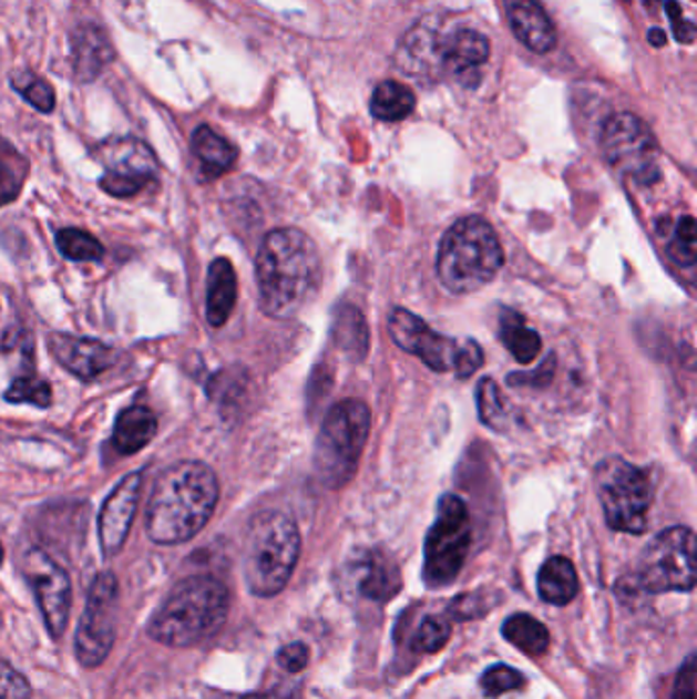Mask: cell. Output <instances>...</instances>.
<instances>
[{
    "instance_id": "obj_21",
    "label": "cell",
    "mask_w": 697,
    "mask_h": 699,
    "mask_svg": "<svg viewBox=\"0 0 697 699\" xmlns=\"http://www.w3.org/2000/svg\"><path fill=\"white\" fill-rule=\"evenodd\" d=\"M191 150L201 162V174L205 181L219 178L232 171L237 160L236 145L227 142L224 135L211 130L209 125H201L193 133Z\"/></svg>"
},
{
    "instance_id": "obj_41",
    "label": "cell",
    "mask_w": 697,
    "mask_h": 699,
    "mask_svg": "<svg viewBox=\"0 0 697 699\" xmlns=\"http://www.w3.org/2000/svg\"><path fill=\"white\" fill-rule=\"evenodd\" d=\"M646 40L650 41L655 48H665L667 45V35L663 29H650L646 33Z\"/></svg>"
},
{
    "instance_id": "obj_8",
    "label": "cell",
    "mask_w": 697,
    "mask_h": 699,
    "mask_svg": "<svg viewBox=\"0 0 697 699\" xmlns=\"http://www.w3.org/2000/svg\"><path fill=\"white\" fill-rule=\"evenodd\" d=\"M595 481L607 526L626 534H645L653 507V483L646 471L609 456L599 462Z\"/></svg>"
},
{
    "instance_id": "obj_20",
    "label": "cell",
    "mask_w": 697,
    "mask_h": 699,
    "mask_svg": "<svg viewBox=\"0 0 697 699\" xmlns=\"http://www.w3.org/2000/svg\"><path fill=\"white\" fill-rule=\"evenodd\" d=\"M237 301L236 268L227 258H215L207 273V321L222 328L232 316Z\"/></svg>"
},
{
    "instance_id": "obj_15",
    "label": "cell",
    "mask_w": 697,
    "mask_h": 699,
    "mask_svg": "<svg viewBox=\"0 0 697 699\" xmlns=\"http://www.w3.org/2000/svg\"><path fill=\"white\" fill-rule=\"evenodd\" d=\"M144 473L137 471L125 476L113 493L106 497L105 505L99 515V542L105 558H113L121 553L127 534L132 528L135 510L140 503Z\"/></svg>"
},
{
    "instance_id": "obj_24",
    "label": "cell",
    "mask_w": 697,
    "mask_h": 699,
    "mask_svg": "<svg viewBox=\"0 0 697 699\" xmlns=\"http://www.w3.org/2000/svg\"><path fill=\"white\" fill-rule=\"evenodd\" d=\"M500 338L520 364H530L542 350L539 331L527 328L524 317L510 309H501Z\"/></svg>"
},
{
    "instance_id": "obj_35",
    "label": "cell",
    "mask_w": 697,
    "mask_h": 699,
    "mask_svg": "<svg viewBox=\"0 0 697 699\" xmlns=\"http://www.w3.org/2000/svg\"><path fill=\"white\" fill-rule=\"evenodd\" d=\"M481 689L488 698H500L508 691H515L526 686V677L512 669L510 665H493L481 675Z\"/></svg>"
},
{
    "instance_id": "obj_27",
    "label": "cell",
    "mask_w": 697,
    "mask_h": 699,
    "mask_svg": "<svg viewBox=\"0 0 697 699\" xmlns=\"http://www.w3.org/2000/svg\"><path fill=\"white\" fill-rule=\"evenodd\" d=\"M55 246L60 254L72 263H101L105 256V248L93 234L82 232L76 227L60 229L55 236Z\"/></svg>"
},
{
    "instance_id": "obj_22",
    "label": "cell",
    "mask_w": 697,
    "mask_h": 699,
    "mask_svg": "<svg viewBox=\"0 0 697 699\" xmlns=\"http://www.w3.org/2000/svg\"><path fill=\"white\" fill-rule=\"evenodd\" d=\"M156 432H158V420L154 411L144 405H133L119 413L111 444L119 454H135L152 442Z\"/></svg>"
},
{
    "instance_id": "obj_9",
    "label": "cell",
    "mask_w": 697,
    "mask_h": 699,
    "mask_svg": "<svg viewBox=\"0 0 697 699\" xmlns=\"http://www.w3.org/2000/svg\"><path fill=\"white\" fill-rule=\"evenodd\" d=\"M471 548V515L459 495H444L438 503L434 524L426 536L423 583L442 589L461 575Z\"/></svg>"
},
{
    "instance_id": "obj_29",
    "label": "cell",
    "mask_w": 697,
    "mask_h": 699,
    "mask_svg": "<svg viewBox=\"0 0 697 699\" xmlns=\"http://www.w3.org/2000/svg\"><path fill=\"white\" fill-rule=\"evenodd\" d=\"M667 251L672 256L675 265L691 268L696 266L697 258V229L696 219L691 215H684L675 229H673L672 239L667 244Z\"/></svg>"
},
{
    "instance_id": "obj_43",
    "label": "cell",
    "mask_w": 697,
    "mask_h": 699,
    "mask_svg": "<svg viewBox=\"0 0 697 699\" xmlns=\"http://www.w3.org/2000/svg\"><path fill=\"white\" fill-rule=\"evenodd\" d=\"M2 561H4V551H2V544H0V565H2Z\"/></svg>"
},
{
    "instance_id": "obj_28",
    "label": "cell",
    "mask_w": 697,
    "mask_h": 699,
    "mask_svg": "<svg viewBox=\"0 0 697 699\" xmlns=\"http://www.w3.org/2000/svg\"><path fill=\"white\" fill-rule=\"evenodd\" d=\"M27 160L0 140V207L13 203L25 183Z\"/></svg>"
},
{
    "instance_id": "obj_42",
    "label": "cell",
    "mask_w": 697,
    "mask_h": 699,
    "mask_svg": "<svg viewBox=\"0 0 697 699\" xmlns=\"http://www.w3.org/2000/svg\"><path fill=\"white\" fill-rule=\"evenodd\" d=\"M244 699H295L290 696L289 691H280V689H275V691H266V693H254V696H248V698Z\"/></svg>"
},
{
    "instance_id": "obj_44",
    "label": "cell",
    "mask_w": 697,
    "mask_h": 699,
    "mask_svg": "<svg viewBox=\"0 0 697 699\" xmlns=\"http://www.w3.org/2000/svg\"><path fill=\"white\" fill-rule=\"evenodd\" d=\"M0 624H2V621H0Z\"/></svg>"
},
{
    "instance_id": "obj_30",
    "label": "cell",
    "mask_w": 697,
    "mask_h": 699,
    "mask_svg": "<svg viewBox=\"0 0 697 699\" xmlns=\"http://www.w3.org/2000/svg\"><path fill=\"white\" fill-rule=\"evenodd\" d=\"M397 585H399V575L396 567H389V563L381 556H370L365 580H362V594L372 599H387L399 589Z\"/></svg>"
},
{
    "instance_id": "obj_6",
    "label": "cell",
    "mask_w": 697,
    "mask_h": 699,
    "mask_svg": "<svg viewBox=\"0 0 697 699\" xmlns=\"http://www.w3.org/2000/svg\"><path fill=\"white\" fill-rule=\"evenodd\" d=\"M370 410L358 399H344L324 418L314 450V471L326 489H342L355 479L369 442Z\"/></svg>"
},
{
    "instance_id": "obj_7",
    "label": "cell",
    "mask_w": 697,
    "mask_h": 699,
    "mask_svg": "<svg viewBox=\"0 0 697 699\" xmlns=\"http://www.w3.org/2000/svg\"><path fill=\"white\" fill-rule=\"evenodd\" d=\"M393 342L408 354L420 358L435 372H454L459 379L473 377L483 364L481 346L474 340H454L432 330L421 317L397 307L389 317Z\"/></svg>"
},
{
    "instance_id": "obj_1",
    "label": "cell",
    "mask_w": 697,
    "mask_h": 699,
    "mask_svg": "<svg viewBox=\"0 0 697 699\" xmlns=\"http://www.w3.org/2000/svg\"><path fill=\"white\" fill-rule=\"evenodd\" d=\"M219 502V481L205 462L183 461L160 473L145 514V530L156 544H181L207 526Z\"/></svg>"
},
{
    "instance_id": "obj_14",
    "label": "cell",
    "mask_w": 697,
    "mask_h": 699,
    "mask_svg": "<svg viewBox=\"0 0 697 699\" xmlns=\"http://www.w3.org/2000/svg\"><path fill=\"white\" fill-rule=\"evenodd\" d=\"M21 573L33 587L41 616L52 638H62L66 633L72 604V585L66 570L41 548H29L19 561Z\"/></svg>"
},
{
    "instance_id": "obj_4",
    "label": "cell",
    "mask_w": 697,
    "mask_h": 699,
    "mask_svg": "<svg viewBox=\"0 0 697 699\" xmlns=\"http://www.w3.org/2000/svg\"><path fill=\"white\" fill-rule=\"evenodd\" d=\"M503 266V250L495 229L483 217H462L444 234L435 270L444 289L469 295L483 289Z\"/></svg>"
},
{
    "instance_id": "obj_11",
    "label": "cell",
    "mask_w": 697,
    "mask_h": 699,
    "mask_svg": "<svg viewBox=\"0 0 697 699\" xmlns=\"http://www.w3.org/2000/svg\"><path fill=\"white\" fill-rule=\"evenodd\" d=\"M599 145L614 171L636 185L648 186L660 176L657 140L645 121L634 113H616L605 121Z\"/></svg>"
},
{
    "instance_id": "obj_40",
    "label": "cell",
    "mask_w": 697,
    "mask_h": 699,
    "mask_svg": "<svg viewBox=\"0 0 697 699\" xmlns=\"http://www.w3.org/2000/svg\"><path fill=\"white\" fill-rule=\"evenodd\" d=\"M277 660L285 671L299 674L309 662V648L305 647L303 643H293V645H287V647L278 650Z\"/></svg>"
},
{
    "instance_id": "obj_23",
    "label": "cell",
    "mask_w": 697,
    "mask_h": 699,
    "mask_svg": "<svg viewBox=\"0 0 697 699\" xmlns=\"http://www.w3.org/2000/svg\"><path fill=\"white\" fill-rule=\"evenodd\" d=\"M580 594L575 565L565 556L549 558L539 570V595L551 606H566Z\"/></svg>"
},
{
    "instance_id": "obj_37",
    "label": "cell",
    "mask_w": 697,
    "mask_h": 699,
    "mask_svg": "<svg viewBox=\"0 0 697 699\" xmlns=\"http://www.w3.org/2000/svg\"><path fill=\"white\" fill-rule=\"evenodd\" d=\"M485 604H488V594L485 592L462 594L450 604L448 614L454 616L459 621L471 620V618H479V616L488 614L489 607Z\"/></svg>"
},
{
    "instance_id": "obj_39",
    "label": "cell",
    "mask_w": 697,
    "mask_h": 699,
    "mask_svg": "<svg viewBox=\"0 0 697 699\" xmlns=\"http://www.w3.org/2000/svg\"><path fill=\"white\" fill-rule=\"evenodd\" d=\"M665 11L669 14L675 40L679 41V43H694V40H696V25L685 19L681 7L675 0H665Z\"/></svg>"
},
{
    "instance_id": "obj_33",
    "label": "cell",
    "mask_w": 697,
    "mask_h": 699,
    "mask_svg": "<svg viewBox=\"0 0 697 699\" xmlns=\"http://www.w3.org/2000/svg\"><path fill=\"white\" fill-rule=\"evenodd\" d=\"M476 405H479L481 422L488 423L489 428H493V430L503 428L508 411H505L500 387L495 384L493 379H483L476 387Z\"/></svg>"
},
{
    "instance_id": "obj_17",
    "label": "cell",
    "mask_w": 697,
    "mask_h": 699,
    "mask_svg": "<svg viewBox=\"0 0 697 699\" xmlns=\"http://www.w3.org/2000/svg\"><path fill=\"white\" fill-rule=\"evenodd\" d=\"M491 43L474 29H461L442 41V66L462 86H476L481 80V68L488 64Z\"/></svg>"
},
{
    "instance_id": "obj_12",
    "label": "cell",
    "mask_w": 697,
    "mask_h": 699,
    "mask_svg": "<svg viewBox=\"0 0 697 699\" xmlns=\"http://www.w3.org/2000/svg\"><path fill=\"white\" fill-rule=\"evenodd\" d=\"M115 609L117 579L113 573H101L89 589L86 607L74 636L76 659L84 669H96L103 665L115 645Z\"/></svg>"
},
{
    "instance_id": "obj_16",
    "label": "cell",
    "mask_w": 697,
    "mask_h": 699,
    "mask_svg": "<svg viewBox=\"0 0 697 699\" xmlns=\"http://www.w3.org/2000/svg\"><path fill=\"white\" fill-rule=\"evenodd\" d=\"M48 346L52 357L80 381H93L115 364L113 348L93 338L58 331L48 338Z\"/></svg>"
},
{
    "instance_id": "obj_13",
    "label": "cell",
    "mask_w": 697,
    "mask_h": 699,
    "mask_svg": "<svg viewBox=\"0 0 697 699\" xmlns=\"http://www.w3.org/2000/svg\"><path fill=\"white\" fill-rule=\"evenodd\" d=\"M96 158L105 168L99 186L111 197H135L145 186L154 183L158 172L154 152L137 137L106 140L96 147Z\"/></svg>"
},
{
    "instance_id": "obj_10",
    "label": "cell",
    "mask_w": 697,
    "mask_h": 699,
    "mask_svg": "<svg viewBox=\"0 0 697 699\" xmlns=\"http://www.w3.org/2000/svg\"><path fill=\"white\" fill-rule=\"evenodd\" d=\"M640 587L648 594H689L696 587V534L685 526L663 530L648 542L638 567Z\"/></svg>"
},
{
    "instance_id": "obj_34",
    "label": "cell",
    "mask_w": 697,
    "mask_h": 699,
    "mask_svg": "<svg viewBox=\"0 0 697 699\" xmlns=\"http://www.w3.org/2000/svg\"><path fill=\"white\" fill-rule=\"evenodd\" d=\"M450 633H452L450 621L444 620V618L430 616V618L421 621L418 633L413 636L411 647H413L416 652L434 655V652H440L442 648L447 647L448 640H450Z\"/></svg>"
},
{
    "instance_id": "obj_38",
    "label": "cell",
    "mask_w": 697,
    "mask_h": 699,
    "mask_svg": "<svg viewBox=\"0 0 697 699\" xmlns=\"http://www.w3.org/2000/svg\"><path fill=\"white\" fill-rule=\"evenodd\" d=\"M672 699H696V655H689L673 683Z\"/></svg>"
},
{
    "instance_id": "obj_2",
    "label": "cell",
    "mask_w": 697,
    "mask_h": 699,
    "mask_svg": "<svg viewBox=\"0 0 697 699\" xmlns=\"http://www.w3.org/2000/svg\"><path fill=\"white\" fill-rule=\"evenodd\" d=\"M321 263L314 239L301 229L278 227L256 254V282L264 313L290 319L316 297Z\"/></svg>"
},
{
    "instance_id": "obj_19",
    "label": "cell",
    "mask_w": 697,
    "mask_h": 699,
    "mask_svg": "<svg viewBox=\"0 0 697 699\" xmlns=\"http://www.w3.org/2000/svg\"><path fill=\"white\" fill-rule=\"evenodd\" d=\"M115 58L105 31L96 25H82L72 38V62L80 82H93Z\"/></svg>"
},
{
    "instance_id": "obj_18",
    "label": "cell",
    "mask_w": 697,
    "mask_h": 699,
    "mask_svg": "<svg viewBox=\"0 0 697 699\" xmlns=\"http://www.w3.org/2000/svg\"><path fill=\"white\" fill-rule=\"evenodd\" d=\"M513 35L534 53H549L556 45V29L540 0H503Z\"/></svg>"
},
{
    "instance_id": "obj_26",
    "label": "cell",
    "mask_w": 697,
    "mask_h": 699,
    "mask_svg": "<svg viewBox=\"0 0 697 699\" xmlns=\"http://www.w3.org/2000/svg\"><path fill=\"white\" fill-rule=\"evenodd\" d=\"M503 638L527 657H540L551 647V633L530 614H513L501 626Z\"/></svg>"
},
{
    "instance_id": "obj_3",
    "label": "cell",
    "mask_w": 697,
    "mask_h": 699,
    "mask_svg": "<svg viewBox=\"0 0 697 699\" xmlns=\"http://www.w3.org/2000/svg\"><path fill=\"white\" fill-rule=\"evenodd\" d=\"M229 614L224 580L193 575L181 580L147 621L152 640L171 648L195 647L217 633Z\"/></svg>"
},
{
    "instance_id": "obj_36",
    "label": "cell",
    "mask_w": 697,
    "mask_h": 699,
    "mask_svg": "<svg viewBox=\"0 0 697 699\" xmlns=\"http://www.w3.org/2000/svg\"><path fill=\"white\" fill-rule=\"evenodd\" d=\"M0 699H31L29 681L2 659H0Z\"/></svg>"
},
{
    "instance_id": "obj_31",
    "label": "cell",
    "mask_w": 697,
    "mask_h": 699,
    "mask_svg": "<svg viewBox=\"0 0 697 699\" xmlns=\"http://www.w3.org/2000/svg\"><path fill=\"white\" fill-rule=\"evenodd\" d=\"M4 399L9 403H29L35 408H50L52 405V387L35 374L19 377L4 391Z\"/></svg>"
},
{
    "instance_id": "obj_25",
    "label": "cell",
    "mask_w": 697,
    "mask_h": 699,
    "mask_svg": "<svg viewBox=\"0 0 697 699\" xmlns=\"http://www.w3.org/2000/svg\"><path fill=\"white\" fill-rule=\"evenodd\" d=\"M416 109V94L397 80H382L370 96V113L379 121L396 123L408 120Z\"/></svg>"
},
{
    "instance_id": "obj_32",
    "label": "cell",
    "mask_w": 697,
    "mask_h": 699,
    "mask_svg": "<svg viewBox=\"0 0 697 699\" xmlns=\"http://www.w3.org/2000/svg\"><path fill=\"white\" fill-rule=\"evenodd\" d=\"M11 84L29 105L35 106L41 113H52L55 106V94L45 80L31 72H14Z\"/></svg>"
},
{
    "instance_id": "obj_5",
    "label": "cell",
    "mask_w": 697,
    "mask_h": 699,
    "mask_svg": "<svg viewBox=\"0 0 697 699\" xmlns=\"http://www.w3.org/2000/svg\"><path fill=\"white\" fill-rule=\"evenodd\" d=\"M301 555V534L293 517L263 512L252 517L244 544V579L256 597L280 594Z\"/></svg>"
}]
</instances>
